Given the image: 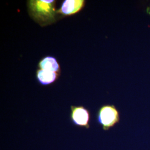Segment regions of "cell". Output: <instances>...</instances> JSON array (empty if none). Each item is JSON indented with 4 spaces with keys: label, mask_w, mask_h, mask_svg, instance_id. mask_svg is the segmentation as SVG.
Here are the masks:
<instances>
[{
    "label": "cell",
    "mask_w": 150,
    "mask_h": 150,
    "mask_svg": "<svg viewBox=\"0 0 150 150\" xmlns=\"http://www.w3.org/2000/svg\"><path fill=\"white\" fill-rule=\"evenodd\" d=\"M56 1L54 0H31L27 2L28 13L35 21L41 26L56 21Z\"/></svg>",
    "instance_id": "cell-1"
},
{
    "label": "cell",
    "mask_w": 150,
    "mask_h": 150,
    "mask_svg": "<svg viewBox=\"0 0 150 150\" xmlns=\"http://www.w3.org/2000/svg\"><path fill=\"white\" fill-rule=\"evenodd\" d=\"M119 121V112L114 105H103L99 109L97 113V122L102 126L103 130H108Z\"/></svg>",
    "instance_id": "cell-2"
},
{
    "label": "cell",
    "mask_w": 150,
    "mask_h": 150,
    "mask_svg": "<svg viewBox=\"0 0 150 150\" xmlns=\"http://www.w3.org/2000/svg\"><path fill=\"white\" fill-rule=\"evenodd\" d=\"M71 111L70 117L72 123L79 127L90 128V114L87 108L82 106H71Z\"/></svg>",
    "instance_id": "cell-3"
},
{
    "label": "cell",
    "mask_w": 150,
    "mask_h": 150,
    "mask_svg": "<svg viewBox=\"0 0 150 150\" xmlns=\"http://www.w3.org/2000/svg\"><path fill=\"white\" fill-rule=\"evenodd\" d=\"M84 5L83 0H65L57 13L62 16H71L81 10Z\"/></svg>",
    "instance_id": "cell-4"
},
{
    "label": "cell",
    "mask_w": 150,
    "mask_h": 150,
    "mask_svg": "<svg viewBox=\"0 0 150 150\" xmlns=\"http://www.w3.org/2000/svg\"><path fill=\"white\" fill-rule=\"evenodd\" d=\"M36 77L40 84L48 85L56 80L57 74L56 72L40 69L37 71Z\"/></svg>",
    "instance_id": "cell-5"
},
{
    "label": "cell",
    "mask_w": 150,
    "mask_h": 150,
    "mask_svg": "<svg viewBox=\"0 0 150 150\" xmlns=\"http://www.w3.org/2000/svg\"><path fill=\"white\" fill-rule=\"evenodd\" d=\"M38 67L41 70H46L54 72L59 71V66L57 59L52 56H46L41 59L39 64Z\"/></svg>",
    "instance_id": "cell-6"
}]
</instances>
